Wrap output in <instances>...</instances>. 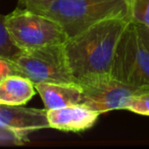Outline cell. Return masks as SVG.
<instances>
[{"label":"cell","mask_w":149,"mask_h":149,"mask_svg":"<svg viewBox=\"0 0 149 149\" xmlns=\"http://www.w3.org/2000/svg\"><path fill=\"white\" fill-rule=\"evenodd\" d=\"M133 22V21H132ZM134 23V22H133ZM135 24V27H136V30L138 32L139 36L142 39V41L145 43V45L148 47L149 49V27L145 25H140V24Z\"/></svg>","instance_id":"cell-16"},{"label":"cell","mask_w":149,"mask_h":149,"mask_svg":"<svg viewBox=\"0 0 149 149\" xmlns=\"http://www.w3.org/2000/svg\"><path fill=\"white\" fill-rule=\"evenodd\" d=\"M7 31L19 50L63 44L68 39L63 28L51 17L23 7L5 17Z\"/></svg>","instance_id":"cell-4"},{"label":"cell","mask_w":149,"mask_h":149,"mask_svg":"<svg viewBox=\"0 0 149 149\" xmlns=\"http://www.w3.org/2000/svg\"><path fill=\"white\" fill-rule=\"evenodd\" d=\"M83 91V104L99 113L125 109L132 97L149 90L126 84L113 77H105L79 84Z\"/></svg>","instance_id":"cell-6"},{"label":"cell","mask_w":149,"mask_h":149,"mask_svg":"<svg viewBox=\"0 0 149 149\" xmlns=\"http://www.w3.org/2000/svg\"><path fill=\"white\" fill-rule=\"evenodd\" d=\"M126 110L140 116H149V90L142 91L133 96L127 105Z\"/></svg>","instance_id":"cell-12"},{"label":"cell","mask_w":149,"mask_h":149,"mask_svg":"<svg viewBox=\"0 0 149 149\" xmlns=\"http://www.w3.org/2000/svg\"><path fill=\"white\" fill-rule=\"evenodd\" d=\"M5 17L6 15H0V57L10 59L21 50L11 41L6 28Z\"/></svg>","instance_id":"cell-11"},{"label":"cell","mask_w":149,"mask_h":149,"mask_svg":"<svg viewBox=\"0 0 149 149\" xmlns=\"http://www.w3.org/2000/svg\"><path fill=\"white\" fill-rule=\"evenodd\" d=\"M111 77L129 85L149 89V49L132 21L118 43Z\"/></svg>","instance_id":"cell-5"},{"label":"cell","mask_w":149,"mask_h":149,"mask_svg":"<svg viewBox=\"0 0 149 149\" xmlns=\"http://www.w3.org/2000/svg\"><path fill=\"white\" fill-rule=\"evenodd\" d=\"M100 114L101 113L84 104L47 109L50 128L65 132L78 133L92 128Z\"/></svg>","instance_id":"cell-8"},{"label":"cell","mask_w":149,"mask_h":149,"mask_svg":"<svg viewBox=\"0 0 149 149\" xmlns=\"http://www.w3.org/2000/svg\"><path fill=\"white\" fill-rule=\"evenodd\" d=\"M54 0H19V7H23V8H27L38 13L47 7Z\"/></svg>","instance_id":"cell-14"},{"label":"cell","mask_w":149,"mask_h":149,"mask_svg":"<svg viewBox=\"0 0 149 149\" xmlns=\"http://www.w3.org/2000/svg\"><path fill=\"white\" fill-rule=\"evenodd\" d=\"M131 17L134 23L149 27V0H134Z\"/></svg>","instance_id":"cell-13"},{"label":"cell","mask_w":149,"mask_h":149,"mask_svg":"<svg viewBox=\"0 0 149 149\" xmlns=\"http://www.w3.org/2000/svg\"><path fill=\"white\" fill-rule=\"evenodd\" d=\"M35 84L21 74H8L0 81V104L24 105L36 94Z\"/></svg>","instance_id":"cell-10"},{"label":"cell","mask_w":149,"mask_h":149,"mask_svg":"<svg viewBox=\"0 0 149 149\" xmlns=\"http://www.w3.org/2000/svg\"><path fill=\"white\" fill-rule=\"evenodd\" d=\"M35 87L46 109L83 104V91L79 84L42 83Z\"/></svg>","instance_id":"cell-9"},{"label":"cell","mask_w":149,"mask_h":149,"mask_svg":"<svg viewBox=\"0 0 149 149\" xmlns=\"http://www.w3.org/2000/svg\"><path fill=\"white\" fill-rule=\"evenodd\" d=\"M127 2H128V4L130 5V7L132 8V4H133V2H134V0H127Z\"/></svg>","instance_id":"cell-17"},{"label":"cell","mask_w":149,"mask_h":149,"mask_svg":"<svg viewBox=\"0 0 149 149\" xmlns=\"http://www.w3.org/2000/svg\"><path fill=\"white\" fill-rule=\"evenodd\" d=\"M38 13L57 22L70 38L104 19L131 17V7L127 0H54Z\"/></svg>","instance_id":"cell-2"},{"label":"cell","mask_w":149,"mask_h":149,"mask_svg":"<svg viewBox=\"0 0 149 149\" xmlns=\"http://www.w3.org/2000/svg\"><path fill=\"white\" fill-rule=\"evenodd\" d=\"M0 128L13 135L17 140L25 142L30 133L50 128L47 109L0 104Z\"/></svg>","instance_id":"cell-7"},{"label":"cell","mask_w":149,"mask_h":149,"mask_svg":"<svg viewBox=\"0 0 149 149\" xmlns=\"http://www.w3.org/2000/svg\"><path fill=\"white\" fill-rule=\"evenodd\" d=\"M15 74L13 64H11L10 60L6 59V58L0 57V81L5 78L8 74Z\"/></svg>","instance_id":"cell-15"},{"label":"cell","mask_w":149,"mask_h":149,"mask_svg":"<svg viewBox=\"0 0 149 149\" xmlns=\"http://www.w3.org/2000/svg\"><path fill=\"white\" fill-rule=\"evenodd\" d=\"M131 21L128 17L104 19L64 42L66 59L76 83L111 77L118 43Z\"/></svg>","instance_id":"cell-1"},{"label":"cell","mask_w":149,"mask_h":149,"mask_svg":"<svg viewBox=\"0 0 149 149\" xmlns=\"http://www.w3.org/2000/svg\"><path fill=\"white\" fill-rule=\"evenodd\" d=\"M63 44L19 51L9 59L15 74L28 78L35 85L76 83L68 66Z\"/></svg>","instance_id":"cell-3"}]
</instances>
